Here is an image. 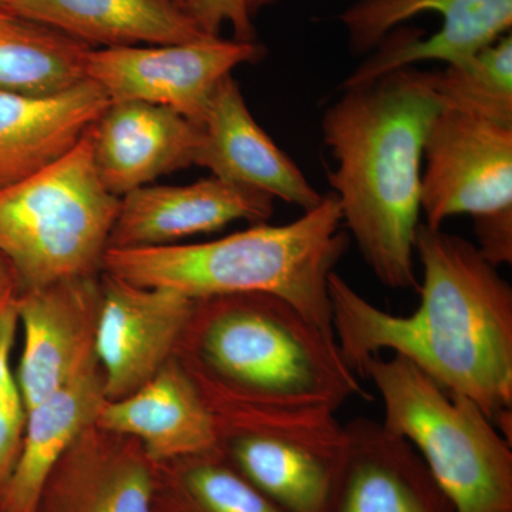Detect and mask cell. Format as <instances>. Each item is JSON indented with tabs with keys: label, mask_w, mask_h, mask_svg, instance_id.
<instances>
[{
	"label": "cell",
	"mask_w": 512,
	"mask_h": 512,
	"mask_svg": "<svg viewBox=\"0 0 512 512\" xmlns=\"http://www.w3.org/2000/svg\"><path fill=\"white\" fill-rule=\"evenodd\" d=\"M104 402L103 372L96 360L28 410L19 456L0 493L5 512H37L57 464L96 424Z\"/></svg>",
	"instance_id": "19"
},
{
	"label": "cell",
	"mask_w": 512,
	"mask_h": 512,
	"mask_svg": "<svg viewBox=\"0 0 512 512\" xmlns=\"http://www.w3.org/2000/svg\"><path fill=\"white\" fill-rule=\"evenodd\" d=\"M272 214L274 198L214 175L188 185H146L120 198L109 248L174 245L235 221L265 224Z\"/></svg>",
	"instance_id": "13"
},
{
	"label": "cell",
	"mask_w": 512,
	"mask_h": 512,
	"mask_svg": "<svg viewBox=\"0 0 512 512\" xmlns=\"http://www.w3.org/2000/svg\"><path fill=\"white\" fill-rule=\"evenodd\" d=\"M18 288H20V282L15 268L5 256L0 254V308L18 296L16 293Z\"/></svg>",
	"instance_id": "28"
},
{
	"label": "cell",
	"mask_w": 512,
	"mask_h": 512,
	"mask_svg": "<svg viewBox=\"0 0 512 512\" xmlns=\"http://www.w3.org/2000/svg\"><path fill=\"white\" fill-rule=\"evenodd\" d=\"M93 47L8 10H0V92L47 96L86 80Z\"/></svg>",
	"instance_id": "22"
},
{
	"label": "cell",
	"mask_w": 512,
	"mask_h": 512,
	"mask_svg": "<svg viewBox=\"0 0 512 512\" xmlns=\"http://www.w3.org/2000/svg\"><path fill=\"white\" fill-rule=\"evenodd\" d=\"M345 429V458L326 512H456L409 441L366 417Z\"/></svg>",
	"instance_id": "15"
},
{
	"label": "cell",
	"mask_w": 512,
	"mask_h": 512,
	"mask_svg": "<svg viewBox=\"0 0 512 512\" xmlns=\"http://www.w3.org/2000/svg\"><path fill=\"white\" fill-rule=\"evenodd\" d=\"M101 288L93 276L66 279L16 296L25 333L18 382L26 413L96 362Z\"/></svg>",
	"instance_id": "12"
},
{
	"label": "cell",
	"mask_w": 512,
	"mask_h": 512,
	"mask_svg": "<svg viewBox=\"0 0 512 512\" xmlns=\"http://www.w3.org/2000/svg\"><path fill=\"white\" fill-rule=\"evenodd\" d=\"M264 55L259 43L220 36L174 45L92 49L86 77L110 101L168 107L202 127L222 79L235 67L258 62Z\"/></svg>",
	"instance_id": "9"
},
{
	"label": "cell",
	"mask_w": 512,
	"mask_h": 512,
	"mask_svg": "<svg viewBox=\"0 0 512 512\" xmlns=\"http://www.w3.org/2000/svg\"><path fill=\"white\" fill-rule=\"evenodd\" d=\"M336 195L285 225L255 224L215 241L109 248L106 274L144 288H170L194 301L266 293L291 303L335 336L329 278L349 248Z\"/></svg>",
	"instance_id": "4"
},
{
	"label": "cell",
	"mask_w": 512,
	"mask_h": 512,
	"mask_svg": "<svg viewBox=\"0 0 512 512\" xmlns=\"http://www.w3.org/2000/svg\"><path fill=\"white\" fill-rule=\"evenodd\" d=\"M420 207L427 227L512 208V127L443 109L423 147Z\"/></svg>",
	"instance_id": "10"
},
{
	"label": "cell",
	"mask_w": 512,
	"mask_h": 512,
	"mask_svg": "<svg viewBox=\"0 0 512 512\" xmlns=\"http://www.w3.org/2000/svg\"><path fill=\"white\" fill-rule=\"evenodd\" d=\"M225 460L284 512H326L345 458V426L328 410L217 409Z\"/></svg>",
	"instance_id": "7"
},
{
	"label": "cell",
	"mask_w": 512,
	"mask_h": 512,
	"mask_svg": "<svg viewBox=\"0 0 512 512\" xmlns=\"http://www.w3.org/2000/svg\"><path fill=\"white\" fill-rule=\"evenodd\" d=\"M444 109L512 127V36L504 35L468 62L433 72Z\"/></svg>",
	"instance_id": "23"
},
{
	"label": "cell",
	"mask_w": 512,
	"mask_h": 512,
	"mask_svg": "<svg viewBox=\"0 0 512 512\" xmlns=\"http://www.w3.org/2000/svg\"><path fill=\"white\" fill-rule=\"evenodd\" d=\"M477 249L488 264L498 268L512 262V208L473 218Z\"/></svg>",
	"instance_id": "27"
},
{
	"label": "cell",
	"mask_w": 512,
	"mask_h": 512,
	"mask_svg": "<svg viewBox=\"0 0 512 512\" xmlns=\"http://www.w3.org/2000/svg\"><path fill=\"white\" fill-rule=\"evenodd\" d=\"M188 458L183 484L195 512H284L222 460L217 447Z\"/></svg>",
	"instance_id": "24"
},
{
	"label": "cell",
	"mask_w": 512,
	"mask_h": 512,
	"mask_svg": "<svg viewBox=\"0 0 512 512\" xmlns=\"http://www.w3.org/2000/svg\"><path fill=\"white\" fill-rule=\"evenodd\" d=\"M443 109L433 72L412 66L343 87L323 114V141L336 161L329 184L343 224L387 288H417L423 147Z\"/></svg>",
	"instance_id": "2"
},
{
	"label": "cell",
	"mask_w": 512,
	"mask_h": 512,
	"mask_svg": "<svg viewBox=\"0 0 512 512\" xmlns=\"http://www.w3.org/2000/svg\"><path fill=\"white\" fill-rule=\"evenodd\" d=\"M360 377L375 384L383 426L409 441L456 512H512V443L470 397L407 360L377 355Z\"/></svg>",
	"instance_id": "5"
},
{
	"label": "cell",
	"mask_w": 512,
	"mask_h": 512,
	"mask_svg": "<svg viewBox=\"0 0 512 512\" xmlns=\"http://www.w3.org/2000/svg\"><path fill=\"white\" fill-rule=\"evenodd\" d=\"M97 429L141 441L150 460H174L217 446L215 414L187 370L165 363L153 379L119 400H106Z\"/></svg>",
	"instance_id": "17"
},
{
	"label": "cell",
	"mask_w": 512,
	"mask_h": 512,
	"mask_svg": "<svg viewBox=\"0 0 512 512\" xmlns=\"http://www.w3.org/2000/svg\"><path fill=\"white\" fill-rule=\"evenodd\" d=\"M90 429L53 471L56 480L47 512H153V480L146 463L124 448L90 437Z\"/></svg>",
	"instance_id": "21"
},
{
	"label": "cell",
	"mask_w": 512,
	"mask_h": 512,
	"mask_svg": "<svg viewBox=\"0 0 512 512\" xmlns=\"http://www.w3.org/2000/svg\"><path fill=\"white\" fill-rule=\"evenodd\" d=\"M110 103L89 79L47 96L0 92V190L69 153Z\"/></svg>",
	"instance_id": "18"
},
{
	"label": "cell",
	"mask_w": 512,
	"mask_h": 512,
	"mask_svg": "<svg viewBox=\"0 0 512 512\" xmlns=\"http://www.w3.org/2000/svg\"><path fill=\"white\" fill-rule=\"evenodd\" d=\"M194 308V299L174 289L144 288L106 275L94 343L106 400L123 399L160 372Z\"/></svg>",
	"instance_id": "11"
},
{
	"label": "cell",
	"mask_w": 512,
	"mask_h": 512,
	"mask_svg": "<svg viewBox=\"0 0 512 512\" xmlns=\"http://www.w3.org/2000/svg\"><path fill=\"white\" fill-rule=\"evenodd\" d=\"M97 173L123 197L197 163L202 127L177 111L144 101H111L90 127Z\"/></svg>",
	"instance_id": "14"
},
{
	"label": "cell",
	"mask_w": 512,
	"mask_h": 512,
	"mask_svg": "<svg viewBox=\"0 0 512 512\" xmlns=\"http://www.w3.org/2000/svg\"><path fill=\"white\" fill-rule=\"evenodd\" d=\"M119 208L97 173L89 128L55 163L0 190V254L23 291L93 276Z\"/></svg>",
	"instance_id": "6"
},
{
	"label": "cell",
	"mask_w": 512,
	"mask_h": 512,
	"mask_svg": "<svg viewBox=\"0 0 512 512\" xmlns=\"http://www.w3.org/2000/svg\"><path fill=\"white\" fill-rule=\"evenodd\" d=\"M184 9L207 35L220 36L222 26L229 25L235 40L256 42L247 0H187Z\"/></svg>",
	"instance_id": "26"
},
{
	"label": "cell",
	"mask_w": 512,
	"mask_h": 512,
	"mask_svg": "<svg viewBox=\"0 0 512 512\" xmlns=\"http://www.w3.org/2000/svg\"><path fill=\"white\" fill-rule=\"evenodd\" d=\"M18 326L15 298L0 308V493L19 456L28 414L10 366Z\"/></svg>",
	"instance_id": "25"
},
{
	"label": "cell",
	"mask_w": 512,
	"mask_h": 512,
	"mask_svg": "<svg viewBox=\"0 0 512 512\" xmlns=\"http://www.w3.org/2000/svg\"><path fill=\"white\" fill-rule=\"evenodd\" d=\"M356 52L377 49L343 87L440 60L468 62L512 26V0H360L340 15Z\"/></svg>",
	"instance_id": "8"
},
{
	"label": "cell",
	"mask_w": 512,
	"mask_h": 512,
	"mask_svg": "<svg viewBox=\"0 0 512 512\" xmlns=\"http://www.w3.org/2000/svg\"><path fill=\"white\" fill-rule=\"evenodd\" d=\"M414 255L423 268L420 305L384 312L333 272L332 328L360 377L369 357L390 350L476 402L512 443V288L476 245L420 222Z\"/></svg>",
	"instance_id": "1"
},
{
	"label": "cell",
	"mask_w": 512,
	"mask_h": 512,
	"mask_svg": "<svg viewBox=\"0 0 512 512\" xmlns=\"http://www.w3.org/2000/svg\"><path fill=\"white\" fill-rule=\"evenodd\" d=\"M195 357L211 410H328L369 400L335 336L266 293L195 301ZM204 382H198L200 384Z\"/></svg>",
	"instance_id": "3"
},
{
	"label": "cell",
	"mask_w": 512,
	"mask_h": 512,
	"mask_svg": "<svg viewBox=\"0 0 512 512\" xmlns=\"http://www.w3.org/2000/svg\"><path fill=\"white\" fill-rule=\"evenodd\" d=\"M195 165L228 183L296 205L303 212L323 200L301 168L256 123L232 74L222 79L212 97Z\"/></svg>",
	"instance_id": "16"
},
{
	"label": "cell",
	"mask_w": 512,
	"mask_h": 512,
	"mask_svg": "<svg viewBox=\"0 0 512 512\" xmlns=\"http://www.w3.org/2000/svg\"><path fill=\"white\" fill-rule=\"evenodd\" d=\"M274 2H276V0H247L249 13L254 15L259 9L265 8V6L271 5V3Z\"/></svg>",
	"instance_id": "29"
},
{
	"label": "cell",
	"mask_w": 512,
	"mask_h": 512,
	"mask_svg": "<svg viewBox=\"0 0 512 512\" xmlns=\"http://www.w3.org/2000/svg\"><path fill=\"white\" fill-rule=\"evenodd\" d=\"M174 2L177 3V5H180L181 8H184L185 2H187V0H174Z\"/></svg>",
	"instance_id": "31"
},
{
	"label": "cell",
	"mask_w": 512,
	"mask_h": 512,
	"mask_svg": "<svg viewBox=\"0 0 512 512\" xmlns=\"http://www.w3.org/2000/svg\"><path fill=\"white\" fill-rule=\"evenodd\" d=\"M12 13L90 47L174 45L210 36L174 0H16Z\"/></svg>",
	"instance_id": "20"
},
{
	"label": "cell",
	"mask_w": 512,
	"mask_h": 512,
	"mask_svg": "<svg viewBox=\"0 0 512 512\" xmlns=\"http://www.w3.org/2000/svg\"><path fill=\"white\" fill-rule=\"evenodd\" d=\"M16 0H0V10H12L13 5H15Z\"/></svg>",
	"instance_id": "30"
}]
</instances>
